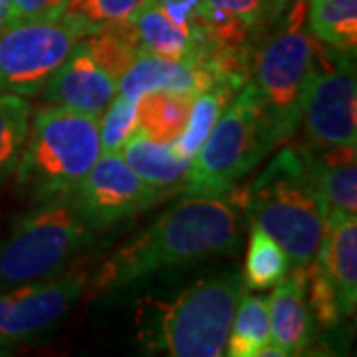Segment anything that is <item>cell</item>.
Wrapping results in <instances>:
<instances>
[{
    "label": "cell",
    "mask_w": 357,
    "mask_h": 357,
    "mask_svg": "<svg viewBox=\"0 0 357 357\" xmlns=\"http://www.w3.org/2000/svg\"><path fill=\"white\" fill-rule=\"evenodd\" d=\"M243 236V211L230 197H185L93 270L89 294L114 292L165 268L236 256Z\"/></svg>",
    "instance_id": "6da1fadb"
},
{
    "label": "cell",
    "mask_w": 357,
    "mask_h": 357,
    "mask_svg": "<svg viewBox=\"0 0 357 357\" xmlns=\"http://www.w3.org/2000/svg\"><path fill=\"white\" fill-rule=\"evenodd\" d=\"M244 218L290 256L292 268H307L318 252L328 208L307 177L298 147L284 145L241 192L230 197Z\"/></svg>",
    "instance_id": "7a4b0ae2"
},
{
    "label": "cell",
    "mask_w": 357,
    "mask_h": 357,
    "mask_svg": "<svg viewBox=\"0 0 357 357\" xmlns=\"http://www.w3.org/2000/svg\"><path fill=\"white\" fill-rule=\"evenodd\" d=\"M306 0H288L286 8L252 52V79L260 107L278 145L288 143L300 129V102L319 40L306 26Z\"/></svg>",
    "instance_id": "3957f363"
},
{
    "label": "cell",
    "mask_w": 357,
    "mask_h": 357,
    "mask_svg": "<svg viewBox=\"0 0 357 357\" xmlns=\"http://www.w3.org/2000/svg\"><path fill=\"white\" fill-rule=\"evenodd\" d=\"M102 155L100 117L46 105L30 117L18 185L36 203L72 195Z\"/></svg>",
    "instance_id": "277c9868"
},
{
    "label": "cell",
    "mask_w": 357,
    "mask_h": 357,
    "mask_svg": "<svg viewBox=\"0 0 357 357\" xmlns=\"http://www.w3.org/2000/svg\"><path fill=\"white\" fill-rule=\"evenodd\" d=\"M278 147L252 86L246 82L217 119L191 159L183 197H232L268 155Z\"/></svg>",
    "instance_id": "5b68a950"
},
{
    "label": "cell",
    "mask_w": 357,
    "mask_h": 357,
    "mask_svg": "<svg viewBox=\"0 0 357 357\" xmlns=\"http://www.w3.org/2000/svg\"><path fill=\"white\" fill-rule=\"evenodd\" d=\"M93 234L72 195L38 203L0 243V292L60 274Z\"/></svg>",
    "instance_id": "8992f818"
},
{
    "label": "cell",
    "mask_w": 357,
    "mask_h": 357,
    "mask_svg": "<svg viewBox=\"0 0 357 357\" xmlns=\"http://www.w3.org/2000/svg\"><path fill=\"white\" fill-rule=\"evenodd\" d=\"M244 290L236 270L195 282L171 302L157 304V321L147 337L173 357L222 356Z\"/></svg>",
    "instance_id": "52a82bcc"
},
{
    "label": "cell",
    "mask_w": 357,
    "mask_h": 357,
    "mask_svg": "<svg viewBox=\"0 0 357 357\" xmlns=\"http://www.w3.org/2000/svg\"><path fill=\"white\" fill-rule=\"evenodd\" d=\"M356 54L318 44L300 102L307 145L357 147Z\"/></svg>",
    "instance_id": "ba28073f"
},
{
    "label": "cell",
    "mask_w": 357,
    "mask_h": 357,
    "mask_svg": "<svg viewBox=\"0 0 357 357\" xmlns=\"http://www.w3.org/2000/svg\"><path fill=\"white\" fill-rule=\"evenodd\" d=\"M84 36L64 14L6 24L0 30V89L36 96Z\"/></svg>",
    "instance_id": "9c48e42d"
},
{
    "label": "cell",
    "mask_w": 357,
    "mask_h": 357,
    "mask_svg": "<svg viewBox=\"0 0 357 357\" xmlns=\"http://www.w3.org/2000/svg\"><path fill=\"white\" fill-rule=\"evenodd\" d=\"M89 276V270L74 264L48 280L0 292V340L14 347L52 332L86 292Z\"/></svg>",
    "instance_id": "30bf717a"
},
{
    "label": "cell",
    "mask_w": 357,
    "mask_h": 357,
    "mask_svg": "<svg viewBox=\"0 0 357 357\" xmlns=\"http://www.w3.org/2000/svg\"><path fill=\"white\" fill-rule=\"evenodd\" d=\"M72 199L89 227L100 232L151 208L165 195L143 183L114 151L98 157Z\"/></svg>",
    "instance_id": "8fae6325"
},
{
    "label": "cell",
    "mask_w": 357,
    "mask_h": 357,
    "mask_svg": "<svg viewBox=\"0 0 357 357\" xmlns=\"http://www.w3.org/2000/svg\"><path fill=\"white\" fill-rule=\"evenodd\" d=\"M286 4L288 0H201L192 24L197 54L250 50Z\"/></svg>",
    "instance_id": "7c38bea8"
},
{
    "label": "cell",
    "mask_w": 357,
    "mask_h": 357,
    "mask_svg": "<svg viewBox=\"0 0 357 357\" xmlns=\"http://www.w3.org/2000/svg\"><path fill=\"white\" fill-rule=\"evenodd\" d=\"M42 102L74 114L100 117L117 96V77L103 68L79 40L66 62L42 86Z\"/></svg>",
    "instance_id": "4fadbf2b"
},
{
    "label": "cell",
    "mask_w": 357,
    "mask_h": 357,
    "mask_svg": "<svg viewBox=\"0 0 357 357\" xmlns=\"http://www.w3.org/2000/svg\"><path fill=\"white\" fill-rule=\"evenodd\" d=\"M307 270L316 272L332 288L345 318L357 306V218L340 211H328L324 236Z\"/></svg>",
    "instance_id": "5bb4252c"
},
{
    "label": "cell",
    "mask_w": 357,
    "mask_h": 357,
    "mask_svg": "<svg viewBox=\"0 0 357 357\" xmlns=\"http://www.w3.org/2000/svg\"><path fill=\"white\" fill-rule=\"evenodd\" d=\"M217 86L213 72L199 54L187 58H163L141 54L117 82V93L141 98L149 91H173L197 96Z\"/></svg>",
    "instance_id": "9a60e30c"
},
{
    "label": "cell",
    "mask_w": 357,
    "mask_h": 357,
    "mask_svg": "<svg viewBox=\"0 0 357 357\" xmlns=\"http://www.w3.org/2000/svg\"><path fill=\"white\" fill-rule=\"evenodd\" d=\"M268 300L270 337L276 356H300L314 340V318L307 306L306 268H292L274 286Z\"/></svg>",
    "instance_id": "2e32d148"
},
{
    "label": "cell",
    "mask_w": 357,
    "mask_h": 357,
    "mask_svg": "<svg viewBox=\"0 0 357 357\" xmlns=\"http://www.w3.org/2000/svg\"><path fill=\"white\" fill-rule=\"evenodd\" d=\"M307 177L328 211L357 213V153L354 145L298 147Z\"/></svg>",
    "instance_id": "e0dca14e"
},
{
    "label": "cell",
    "mask_w": 357,
    "mask_h": 357,
    "mask_svg": "<svg viewBox=\"0 0 357 357\" xmlns=\"http://www.w3.org/2000/svg\"><path fill=\"white\" fill-rule=\"evenodd\" d=\"M117 153L143 183L165 197L181 191L191 167V159L181 157L173 143L155 141L139 131H133Z\"/></svg>",
    "instance_id": "ac0fdd59"
},
{
    "label": "cell",
    "mask_w": 357,
    "mask_h": 357,
    "mask_svg": "<svg viewBox=\"0 0 357 357\" xmlns=\"http://www.w3.org/2000/svg\"><path fill=\"white\" fill-rule=\"evenodd\" d=\"M123 22L139 56L151 54L163 58H187L197 54L195 34L175 24L155 0L143 2Z\"/></svg>",
    "instance_id": "d6986e66"
},
{
    "label": "cell",
    "mask_w": 357,
    "mask_h": 357,
    "mask_svg": "<svg viewBox=\"0 0 357 357\" xmlns=\"http://www.w3.org/2000/svg\"><path fill=\"white\" fill-rule=\"evenodd\" d=\"M225 354L230 357L276 356L270 337L268 300L264 296L244 290L230 324Z\"/></svg>",
    "instance_id": "ffe728a7"
},
{
    "label": "cell",
    "mask_w": 357,
    "mask_h": 357,
    "mask_svg": "<svg viewBox=\"0 0 357 357\" xmlns=\"http://www.w3.org/2000/svg\"><path fill=\"white\" fill-rule=\"evenodd\" d=\"M195 96L173 91H149L137 98V129L161 143H175L185 129Z\"/></svg>",
    "instance_id": "44dd1931"
},
{
    "label": "cell",
    "mask_w": 357,
    "mask_h": 357,
    "mask_svg": "<svg viewBox=\"0 0 357 357\" xmlns=\"http://www.w3.org/2000/svg\"><path fill=\"white\" fill-rule=\"evenodd\" d=\"M306 22L321 44L356 54L357 0H310Z\"/></svg>",
    "instance_id": "7402d4cb"
},
{
    "label": "cell",
    "mask_w": 357,
    "mask_h": 357,
    "mask_svg": "<svg viewBox=\"0 0 357 357\" xmlns=\"http://www.w3.org/2000/svg\"><path fill=\"white\" fill-rule=\"evenodd\" d=\"M292 270L290 256L264 230L250 225L243 282L246 290H270Z\"/></svg>",
    "instance_id": "603a6c76"
},
{
    "label": "cell",
    "mask_w": 357,
    "mask_h": 357,
    "mask_svg": "<svg viewBox=\"0 0 357 357\" xmlns=\"http://www.w3.org/2000/svg\"><path fill=\"white\" fill-rule=\"evenodd\" d=\"M232 93H236V91H232L222 84H217L192 98L191 112L187 117L185 129L181 131L177 141L173 143L175 151L181 157L192 159L197 155L201 145L208 137V133L215 128L220 114L225 112V107L232 100Z\"/></svg>",
    "instance_id": "cb8c5ba5"
},
{
    "label": "cell",
    "mask_w": 357,
    "mask_h": 357,
    "mask_svg": "<svg viewBox=\"0 0 357 357\" xmlns=\"http://www.w3.org/2000/svg\"><path fill=\"white\" fill-rule=\"evenodd\" d=\"M32 107L26 98L0 91V185L13 175L24 149Z\"/></svg>",
    "instance_id": "d4e9b609"
},
{
    "label": "cell",
    "mask_w": 357,
    "mask_h": 357,
    "mask_svg": "<svg viewBox=\"0 0 357 357\" xmlns=\"http://www.w3.org/2000/svg\"><path fill=\"white\" fill-rule=\"evenodd\" d=\"M147 0H68L62 13L89 36L105 26L123 22Z\"/></svg>",
    "instance_id": "484cf974"
},
{
    "label": "cell",
    "mask_w": 357,
    "mask_h": 357,
    "mask_svg": "<svg viewBox=\"0 0 357 357\" xmlns=\"http://www.w3.org/2000/svg\"><path fill=\"white\" fill-rule=\"evenodd\" d=\"M137 129V100L117 93L114 102L100 115V145L102 153H114Z\"/></svg>",
    "instance_id": "4316f807"
},
{
    "label": "cell",
    "mask_w": 357,
    "mask_h": 357,
    "mask_svg": "<svg viewBox=\"0 0 357 357\" xmlns=\"http://www.w3.org/2000/svg\"><path fill=\"white\" fill-rule=\"evenodd\" d=\"M66 2L68 0H13L10 22H14V20H26V18H40V16L60 14L62 8L66 6Z\"/></svg>",
    "instance_id": "83f0119b"
},
{
    "label": "cell",
    "mask_w": 357,
    "mask_h": 357,
    "mask_svg": "<svg viewBox=\"0 0 357 357\" xmlns=\"http://www.w3.org/2000/svg\"><path fill=\"white\" fill-rule=\"evenodd\" d=\"M155 2L165 10L167 16L175 24L192 32V24H195V18L199 13L201 0H155Z\"/></svg>",
    "instance_id": "f1b7e54d"
},
{
    "label": "cell",
    "mask_w": 357,
    "mask_h": 357,
    "mask_svg": "<svg viewBox=\"0 0 357 357\" xmlns=\"http://www.w3.org/2000/svg\"><path fill=\"white\" fill-rule=\"evenodd\" d=\"M13 13V0H0V30L10 22Z\"/></svg>",
    "instance_id": "f546056e"
},
{
    "label": "cell",
    "mask_w": 357,
    "mask_h": 357,
    "mask_svg": "<svg viewBox=\"0 0 357 357\" xmlns=\"http://www.w3.org/2000/svg\"><path fill=\"white\" fill-rule=\"evenodd\" d=\"M10 349H13V345L4 344V342L0 340V356H10V354H13Z\"/></svg>",
    "instance_id": "4dcf8cb0"
},
{
    "label": "cell",
    "mask_w": 357,
    "mask_h": 357,
    "mask_svg": "<svg viewBox=\"0 0 357 357\" xmlns=\"http://www.w3.org/2000/svg\"><path fill=\"white\" fill-rule=\"evenodd\" d=\"M0 91H2V89H0Z\"/></svg>",
    "instance_id": "1f68e13d"
}]
</instances>
